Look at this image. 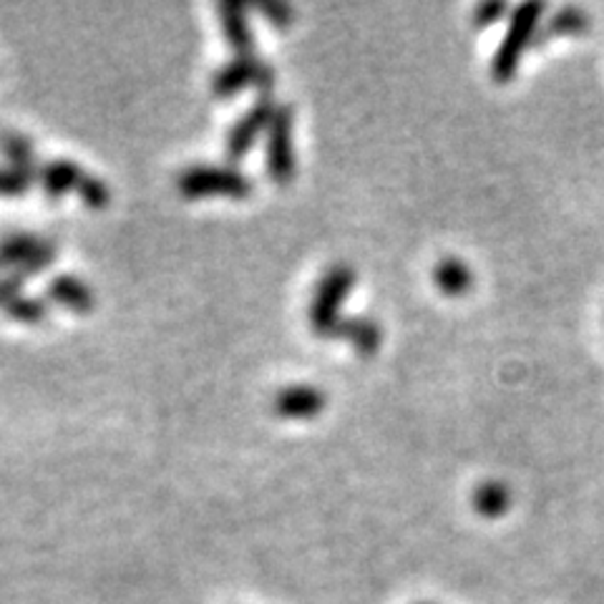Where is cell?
Masks as SVG:
<instances>
[{"mask_svg":"<svg viewBox=\"0 0 604 604\" xmlns=\"http://www.w3.org/2000/svg\"><path fill=\"white\" fill-rule=\"evenodd\" d=\"M542 3H521L511 11L509 28H506L492 61V76L499 81V84H509L511 76L519 69L521 56H524L529 46H534L539 23H542Z\"/></svg>","mask_w":604,"mask_h":604,"instance_id":"6da1fadb","label":"cell"},{"mask_svg":"<svg viewBox=\"0 0 604 604\" xmlns=\"http://www.w3.org/2000/svg\"><path fill=\"white\" fill-rule=\"evenodd\" d=\"M355 288V269L340 263L333 265L328 273L321 277V282L315 285L313 300H310V328H313L315 336L328 338L330 330L336 328V323L340 321V307L342 302L348 300L350 292Z\"/></svg>","mask_w":604,"mask_h":604,"instance_id":"7a4b0ae2","label":"cell"},{"mask_svg":"<svg viewBox=\"0 0 604 604\" xmlns=\"http://www.w3.org/2000/svg\"><path fill=\"white\" fill-rule=\"evenodd\" d=\"M177 190L179 194H184V197L190 200H200V197L244 200L250 197L252 190H255V182H252V177L244 174L242 169L197 165V167L184 169L182 174L177 177Z\"/></svg>","mask_w":604,"mask_h":604,"instance_id":"3957f363","label":"cell"},{"mask_svg":"<svg viewBox=\"0 0 604 604\" xmlns=\"http://www.w3.org/2000/svg\"><path fill=\"white\" fill-rule=\"evenodd\" d=\"M59 247L31 232H8L0 237V267L21 275L23 280L46 273L56 263Z\"/></svg>","mask_w":604,"mask_h":604,"instance_id":"277c9868","label":"cell"},{"mask_svg":"<svg viewBox=\"0 0 604 604\" xmlns=\"http://www.w3.org/2000/svg\"><path fill=\"white\" fill-rule=\"evenodd\" d=\"M275 86V69L255 53L234 56L222 69L212 76V94L217 99H232L244 88H257L263 96H269Z\"/></svg>","mask_w":604,"mask_h":604,"instance_id":"5b68a950","label":"cell"},{"mask_svg":"<svg viewBox=\"0 0 604 604\" xmlns=\"http://www.w3.org/2000/svg\"><path fill=\"white\" fill-rule=\"evenodd\" d=\"M292 129H295V117L290 106H277L273 124L267 129V174L275 184H290L295 177V144H292Z\"/></svg>","mask_w":604,"mask_h":604,"instance_id":"8992f818","label":"cell"},{"mask_svg":"<svg viewBox=\"0 0 604 604\" xmlns=\"http://www.w3.org/2000/svg\"><path fill=\"white\" fill-rule=\"evenodd\" d=\"M275 111H277V106L273 104L269 96H263V99L252 106V109L244 111L242 117L234 121L230 134H227V144H225L227 157H230L232 161L247 157V154L252 152V146L257 144V138L267 134L269 124H273Z\"/></svg>","mask_w":604,"mask_h":604,"instance_id":"52a82bcc","label":"cell"},{"mask_svg":"<svg viewBox=\"0 0 604 604\" xmlns=\"http://www.w3.org/2000/svg\"><path fill=\"white\" fill-rule=\"evenodd\" d=\"M325 394L315 386H288L282 388L280 394L275 396L273 411L280 415V419L290 421H307L315 419L325 411Z\"/></svg>","mask_w":604,"mask_h":604,"instance_id":"ba28073f","label":"cell"},{"mask_svg":"<svg viewBox=\"0 0 604 604\" xmlns=\"http://www.w3.org/2000/svg\"><path fill=\"white\" fill-rule=\"evenodd\" d=\"M46 298L69 313L86 315L96 307V292L86 280L76 275H56L51 282L46 285Z\"/></svg>","mask_w":604,"mask_h":604,"instance_id":"9c48e42d","label":"cell"},{"mask_svg":"<svg viewBox=\"0 0 604 604\" xmlns=\"http://www.w3.org/2000/svg\"><path fill=\"white\" fill-rule=\"evenodd\" d=\"M217 13H219V26H222V34L234 51V56L255 53V34H252L250 8L242 3H234V0H227V3L217 8Z\"/></svg>","mask_w":604,"mask_h":604,"instance_id":"30bf717a","label":"cell"},{"mask_svg":"<svg viewBox=\"0 0 604 604\" xmlns=\"http://www.w3.org/2000/svg\"><path fill=\"white\" fill-rule=\"evenodd\" d=\"M86 171L71 159H51L38 169V184L48 200H63L71 192H78Z\"/></svg>","mask_w":604,"mask_h":604,"instance_id":"8fae6325","label":"cell"},{"mask_svg":"<svg viewBox=\"0 0 604 604\" xmlns=\"http://www.w3.org/2000/svg\"><path fill=\"white\" fill-rule=\"evenodd\" d=\"M328 338L348 340L350 346L355 348L358 355H375L383 342V328L373 321V317L350 315V317H340Z\"/></svg>","mask_w":604,"mask_h":604,"instance_id":"7c38bea8","label":"cell"},{"mask_svg":"<svg viewBox=\"0 0 604 604\" xmlns=\"http://www.w3.org/2000/svg\"><path fill=\"white\" fill-rule=\"evenodd\" d=\"M584 31H590V15H587V11H582V8L567 5L554 13L552 19L544 23V28H539L534 44L539 46L561 36H582Z\"/></svg>","mask_w":604,"mask_h":604,"instance_id":"4fadbf2b","label":"cell"},{"mask_svg":"<svg viewBox=\"0 0 604 604\" xmlns=\"http://www.w3.org/2000/svg\"><path fill=\"white\" fill-rule=\"evenodd\" d=\"M436 288L448 298H461L473 288L471 267L459 257H444L434 269Z\"/></svg>","mask_w":604,"mask_h":604,"instance_id":"5bb4252c","label":"cell"},{"mask_svg":"<svg viewBox=\"0 0 604 604\" xmlns=\"http://www.w3.org/2000/svg\"><path fill=\"white\" fill-rule=\"evenodd\" d=\"M0 154L8 161V167L31 171V174L38 177V159H36V149L34 142L28 136H23L19 132H3L0 134Z\"/></svg>","mask_w":604,"mask_h":604,"instance_id":"9a60e30c","label":"cell"},{"mask_svg":"<svg viewBox=\"0 0 604 604\" xmlns=\"http://www.w3.org/2000/svg\"><path fill=\"white\" fill-rule=\"evenodd\" d=\"M509 504L511 492L502 481H486V484H481L476 492H473V509H476L481 517H502V514L509 509Z\"/></svg>","mask_w":604,"mask_h":604,"instance_id":"2e32d148","label":"cell"},{"mask_svg":"<svg viewBox=\"0 0 604 604\" xmlns=\"http://www.w3.org/2000/svg\"><path fill=\"white\" fill-rule=\"evenodd\" d=\"M3 313L15 323L40 325L48 317V302L44 298L26 295V292H23V295L15 298L11 305L3 310Z\"/></svg>","mask_w":604,"mask_h":604,"instance_id":"e0dca14e","label":"cell"},{"mask_svg":"<svg viewBox=\"0 0 604 604\" xmlns=\"http://www.w3.org/2000/svg\"><path fill=\"white\" fill-rule=\"evenodd\" d=\"M36 174L15 167H0V197H23L36 184Z\"/></svg>","mask_w":604,"mask_h":604,"instance_id":"ac0fdd59","label":"cell"},{"mask_svg":"<svg viewBox=\"0 0 604 604\" xmlns=\"http://www.w3.org/2000/svg\"><path fill=\"white\" fill-rule=\"evenodd\" d=\"M78 197L88 209H106L111 202V190L104 179L88 174L86 171L84 182H81V186H78Z\"/></svg>","mask_w":604,"mask_h":604,"instance_id":"d6986e66","label":"cell"},{"mask_svg":"<svg viewBox=\"0 0 604 604\" xmlns=\"http://www.w3.org/2000/svg\"><path fill=\"white\" fill-rule=\"evenodd\" d=\"M257 11L263 13L269 26L277 31L290 28L292 21H295V8H292L290 3H282V0H269V3L257 5Z\"/></svg>","mask_w":604,"mask_h":604,"instance_id":"ffe728a7","label":"cell"},{"mask_svg":"<svg viewBox=\"0 0 604 604\" xmlns=\"http://www.w3.org/2000/svg\"><path fill=\"white\" fill-rule=\"evenodd\" d=\"M509 13V5L506 3H481L473 11V26L476 28H488L494 23H499L504 15Z\"/></svg>","mask_w":604,"mask_h":604,"instance_id":"44dd1931","label":"cell"},{"mask_svg":"<svg viewBox=\"0 0 604 604\" xmlns=\"http://www.w3.org/2000/svg\"><path fill=\"white\" fill-rule=\"evenodd\" d=\"M23 285H26V280L15 273L0 277V310H5L15 298L23 295Z\"/></svg>","mask_w":604,"mask_h":604,"instance_id":"7402d4cb","label":"cell"}]
</instances>
